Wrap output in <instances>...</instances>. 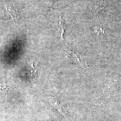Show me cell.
I'll return each mask as SVG.
<instances>
[{"mask_svg": "<svg viewBox=\"0 0 121 121\" xmlns=\"http://www.w3.org/2000/svg\"><path fill=\"white\" fill-rule=\"evenodd\" d=\"M104 2L102 1L99 2L95 6V10L96 13H98L100 10H101V9H104Z\"/></svg>", "mask_w": 121, "mask_h": 121, "instance_id": "5", "label": "cell"}, {"mask_svg": "<svg viewBox=\"0 0 121 121\" xmlns=\"http://www.w3.org/2000/svg\"><path fill=\"white\" fill-rule=\"evenodd\" d=\"M67 57L68 60L76 67L84 68L86 67V60L84 56L81 54L72 50L67 51Z\"/></svg>", "mask_w": 121, "mask_h": 121, "instance_id": "1", "label": "cell"}, {"mask_svg": "<svg viewBox=\"0 0 121 121\" xmlns=\"http://www.w3.org/2000/svg\"><path fill=\"white\" fill-rule=\"evenodd\" d=\"M65 28H66V24H65V22H64L62 18L61 17V16H60L59 18V26L57 27V29H58L59 34L60 38L62 39L64 41V39L63 38V34L65 32Z\"/></svg>", "mask_w": 121, "mask_h": 121, "instance_id": "2", "label": "cell"}, {"mask_svg": "<svg viewBox=\"0 0 121 121\" xmlns=\"http://www.w3.org/2000/svg\"><path fill=\"white\" fill-rule=\"evenodd\" d=\"M52 105L56 109L58 112L60 113L61 115L65 117V112L62 110V107L60 102L57 99H53L51 100Z\"/></svg>", "mask_w": 121, "mask_h": 121, "instance_id": "4", "label": "cell"}, {"mask_svg": "<svg viewBox=\"0 0 121 121\" xmlns=\"http://www.w3.org/2000/svg\"><path fill=\"white\" fill-rule=\"evenodd\" d=\"M5 8L7 12L10 15L12 19L13 20H17L18 18V14L17 13V11L6 4H5Z\"/></svg>", "mask_w": 121, "mask_h": 121, "instance_id": "3", "label": "cell"}]
</instances>
